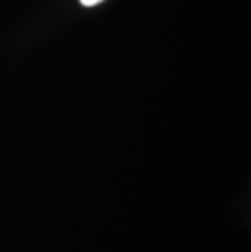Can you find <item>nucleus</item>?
I'll use <instances>...</instances> for the list:
<instances>
[{
  "label": "nucleus",
  "mask_w": 251,
  "mask_h": 252,
  "mask_svg": "<svg viewBox=\"0 0 251 252\" xmlns=\"http://www.w3.org/2000/svg\"><path fill=\"white\" fill-rule=\"evenodd\" d=\"M85 7H93V5H98L100 2H103V0H80Z\"/></svg>",
  "instance_id": "1"
}]
</instances>
